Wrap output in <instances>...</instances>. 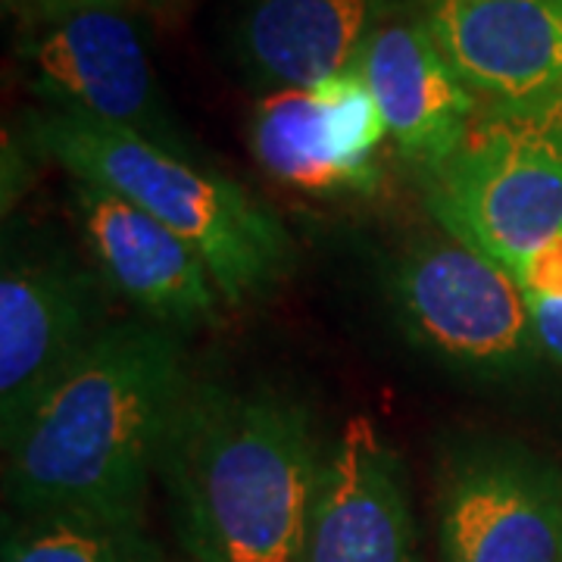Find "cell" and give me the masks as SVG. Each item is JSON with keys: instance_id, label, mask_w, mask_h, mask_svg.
<instances>
[{"instance_id": "obj_1", "label": "cell", "mask_w": 562, "mask_h": 562, "mask_svg": "<svg viewBox=\"0 0 562 562\" xmlns=\"http://www.w3.org/2000/svg\"><path fill=\"white\" fill-rule=\"evenodd\" d=\"M188 384L176 331L150 319L110 322L3 443L7 513L144 516Z\"/></svg>"}, {"instance_id": "obj_2", "label": "cell", "mask_w": 562, "mask_h": 562, "mask_svg": "<svg viewBox=\"0 0 562 562\" xmlns=\"http://www.w3.org/2000/svg\"><path fill=\"white\" fill-rule=\"evenodd\" d=\"M328 450L272 391L188 384L157 479L188 562H301Z\"/></svg>"}, {"instance_id": "obj_3", "label": "cell", "mask_w": 562, "mask_h": 562, "mask_svg": "<svg viewBox=\"0 0 562 562\" xmlns=\"http://www.w3.org/2000/svg\"><path fill=\"white\" fill-rule=\"evenodd\" d=\"M29 140L76 181L101 184L184 238L228 306L266 297L291 276L294 241L279 216L194 157L60 110L32 113Z\"/></svg>"}, {"instance_id": "obj_4", "label": "cell", "mask_w": 562, "mask_h": 562, "mask_svg": "<svg viewBox=\"0 0 562 562\" xmlns=\"http://www.w3.org/2000/svg\"><path fill=\"white\" fill-rule=\"evenodd\" d=\"M428 206L447 235L509 272L562 232V98L479 110L462 144L431 172Z\"/></svg>"}, {"instance_id": "obj_5", "label": "cell", "mask_w": 562, "mask_h": 562, "mask_svg": "<svg viewBox=\"0 0 562 562\" xmlns=\"http://www.w3.org/2000/svg\"><path fill=\"white\" fill-rule=\"evenodd\" d=\"M391 303L413 341L465 372H513L538 350L516 276L447 232L403 250Z\"/></svg>"}, {"instance_id": "obj_6", "label": "cell", "mask_w": 562, "mask_h": 562, "mask_svg": "<svg viewBox=\"0 0 562 562\" xmlns=\"http://www.w3.org/2000/svg\"><path fill=\"white\" fill-rule=\"evenodd\" d=\"M22 60L50 110L116 125L169 150L188 138L162 101L135 25L113 7H66L25 41Z\"/></svg>"}, {"instance_id": "obj_7", "label": "cell", "mask_w": 562, "mask_h": 562, "mask_svg": "<svg viewBox=\"0 0 562 562\" xmlns=\"http://www.w3.org/2000/svg\"><path fill=\"white\" fill-rule=\"evenodd\" d=\"M98 281L66 254L7 244L0 272V441L10 443L41 397L98 341Z\"/></svg>"}, {"instance_id": "obj_8", "label": "cell", "mask_w": 562, "mask_h": 562, "mask_svg": "<svg viewBox=\"0 0 562 562\" xmlns=\"http://www.w3.org/2000/svg\"><path fill=\"white\" fill-rule=\"evenodd\" d=\"M387 128L357 66L316 88L269 91L250 120L262 169L306 194L372 191Z\"/></svg>"}, {"instance_id": "obj_9", "label": "cell", "mask_w": 562, "mask_h": 562, "mask_svg": "<svg viewBox=\"0 0 562 562\" xmlns=\"http://www.w3.org/2000/svg\"><path fill=\"white\" fill-rule=\"evenodd\" d=\"M441 562H562V479L516 447L450 465L438 506Z\"/></svg>"}, {"instance_id": "obj_10", "label": "cell", "mask_w": 562, "mask_h": 562, "mask_svg": "<svg viewBox=\"0 0 562 562\" xmlns=\"http://www.w3.org/2000/svg\"><path fill=\"white\" fill-rule=\"evenodd\" d=\"M72 210L101 279L144 319L169 331L220 322V284L184 238L91 181L72 184Z\"/></svg>"}, {"instance_id": "obj_11", "label": "cell", "mask_w": 562, "mask_h": 562, "mask_svg": "<svg viewBox=\"0 0 562 562\" xmlns=\"http://www.w3.org/2000/svg\"><path fill=\"white\" fill-rule=\"evenodd\" d=\"M422 22L487 106L522 110L562 98V7L553 0H431Z\"/></svg>"}, {"instance_id": "obj_12", "label": "cell", "mask_w": 562, "mask_h": 562, "mask_svg": "<svg viewBox=\"0 0 562 562\" xmlns=\"http://www.w3.org/2000/svg\"><path fill=\"white\" fill-rule=\"evenodd\" d=\"M301 562H419L401 457L353 416L325 457Z\"/></svg>"}, {"instance_id": "obj_13", "label": "cell", "mask_w": 562, "mask_h": 562, "mask_svg": "<svg viewBox=\"0 0 562 562\" xmlns=\"http://www.w3.org/2000/svg\"><path fill=\"white\" fill-rule=\"evenodd\" d=\"M387 138L428 176L441 169L479 116L475 94L443 60L425 22H382L357 57Z\"/></svg>"}, {"instance_id": "obj_14", "label": "cell", "mask_w": 562, "mask_h": 562, "mask_svg": "<svg viewBox=\"0 0 562 562\" xmlns=\"http://www.w3.org/2000/svg\"><path fill=\"white\" fill-rule=\"evenodd\" d=\"M379 16L382 0H257L238 29V54L266 91L316 88L357 63Z\"/></svg>"}, {"instance_id": "obj_15", "label": "cell", "mask_w": 562, "mask_h": 562, "mask_svg": "<svg viewBox=\"0 0 562 562\" xmlns=\"http://www.w3.org/2000/svg\"><path fill=\"white\" fill-rule=\"evenodd\" d=\"M0 562H169L147 516H3Z\"/></svg>"}, {"instance_id": "obj_16", "label": "cell", "mask_w": 562, "mask_h": 562, "mask_svg": "<svg viewBox=\"0 0 562 562\" xmlns=\"http://www.w3.org/2000/svg\"><path fill=\"white\" fill-rule=\"evenodd\" d=\"M513 276L522 288L525 301H562V232L538 244Z\"/></svg>"}, {"instance_id": "obj_17", "label": "cell", "mask_w": 562, "mask_h": 562, "mask_svg": "<svg viewBox=\"0 0 562 562\" xmlns=\"http://www.w3.org/2000/svg\"><path fill=\"white\" fill-rule=\"evenodd\" d=\"M535 347L562 366V301H528Z\"/></svg>"}, {"instance_id": "obj_18", "label": "cell", "mask_w": 562, "mask_h": 562, "mask_svg": "<svg viewBox=\"0 0 562 562\" xmlns=\"http://www.w3.org/2000/svg\"><path fill=\"white\" fill-rule=\"evenodd\" d=\"M54 10H66V7H113L120 0H50Z\"/></svg>"}, {"instance_id": "obj_19", "label": "cell", "mask_w": 562, "mask_h": 562, "mask_svg": "<svg viewBox=\"0 0 562 562\" xmlns=\"http://www.w3.org/2000/svg\"><path fill=\"white\" fill-rule=\"evenodd\" d=\"M13 3H20V0H3V7H13Z\"/></svg>"}, {"instance_id": "obj_20", "label": "cell", "mask_w": 562, "mask_h": 562, "mask_svg": "<svg viewBox=\"0 0 562 562\" xmlns=\"http://www.w3.org/2000/svg\"><path fill=\"white\" fill-rule=\"evenodd\" d=\"M553 3H557V7H562V0H553Z\"/></svg>"}]
</instances>
